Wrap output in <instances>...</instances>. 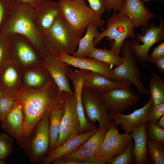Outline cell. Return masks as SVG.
Returning a JSON list of instances; mask_svg holds the SVG:
<instances>
[{"instance_id":"1","label":"cell","mask_w":164,"mask_h":164,"mask_svg":"<svg viewBox=\"0 0 164 164\" xmlns=\"http://www.w3.org/2000/svg\"><path fill=\"white\" fill-rule=\"evenodd\" d=\"M66 93L60 91L52 78L41 88H22L16 98L22 104L24 118V133L18 144L20 147H27L35 126L47 112L64 107Z\"/></svg>"},{"instance_id":"2","label":"cell","mask_w":164,"mask_h":164,"mask_svg":"<svg viewBox=\"0 0 164 164\" xmlns=\"http://www.w3.org/2000/svg\"><path fill=\"white\" fill-rule=\"evenodd\" d=\"M12 1L11 12L2 30L9 35L18 34L27 38L44 58L47 51L43 35L34 23L33 16L36 7L27 3Z\"/></svg>"},{"instance_id":"3","label":"cell","mask_w":164,"mask_h":164,"mask_svg":"<svg viewBox=\"0 0 164 164\" xmlns=\"http://www.w3.org/2000/svg\"><path fill=\"white\" fill-rule=\"evenodd\" d=\"M43 36L47 52L56 58L62 53L73 56L81 37L60 15Z\"/></svg>"},{"instance_id":"4","label":"cell","mask_w":164,"mask_h":164,"mask_svg":"<svg viewBox=\"0 0 164 164\" xmlns=\"http://www.w3.org/2000/svg\"><path fill=\"white\" fill-rule=\"evenodd\" d=\"M60 16L81 36L89 25L97 24L102 31L104 21L88 6L84 0H59Z\"/></svg>"},{"instance_id":"5","label":"cell","mask_w":164,"mask_h":164,"mask_svg":"<svg viewBox=\"0 0 164 164\" xmlns=\"http://www.w3.org/2000/svg\"><path fill=\"white\" fill-rule=\"evenodd\" d=\"M134 28V24L128 16L119 12L114 13L107 20L105 29L94 38V46L107 37L110 40H114L111 44L110 50L119 56L124 41L129 38H136Z\"/></svg>"},{"instance_id":"6","label":"cell","mask_w":164,"mask_h":164,"mask_svg":"<svg viewBox=\"0 0 164 164\" xmlns=\"http://www.w3.org/2000/svg\"><path fill=\"white\" fill-rule=\"evenodd\" d=\"M9 36V60L15 63L22 71L41 64L43 57L27 38L18 34Z\"/></svg>"},{"instance_id":"7","label":"cell","mask_w":164,"mask_h":164,"mask_svg":"<svg viewBox=\"0 0 164 164\" xmlns=\"http://www.w3.org/2000/svg\"><path fill=\"white\" fill-rule=\"evenodd\" d=\"M121 52L122 62L111 69L110 72V79L114 80L129 81L135 85L141 94H144L149 98V91L140 79L141 72L136 64L137 60L131 51L129 42L127 39L123 44Z\"/></svg>"},{"instance_id":"8","label":"cell","mask_w":164,"mask_h":164,"mask_svg":"<svg viewBox=\"0 0 164 164\" xmlns=\"http://www.w3.org/2000/svg\"><path fill=\"white\" fill-rule=\"evenodd\" d=\"M81 101L85 117L90 124L99 123L98 128L108 131L114 123L108 111L101 94L88 88L83 86Z\"/></svg>"},{"instance_id":"9","label":"cell","mask_w":164,"mask_h":164,"mask_svg":"<svg viewBox=\"0 0 164 164\" xmlns=\"http://www.w3.org/2000/svg\"><path fill=\"white\" fill-rule=\"evenodd\" d=\"M160 24L156 27L152 23L142 26V35L137 33L138 41L132 40L129 42L130 48L140 63L147 61L149 51L155 43L164 39V23L161 14H159Z\"/></svg>"},{"instance_id":"10","label":"cell","mask_w":164,"mask_h":164,"mask_svg":"<svg viewBox=\"0 0 164 164\" xmlns=\"http://www.w3.org/2000/svg\"><path fill=\"white\" fill-rule=\"evenodd\" d=\"M50 111L47 112L38 122L25 149L30 161L38 163L48 154L50 144L49 128Z\"/></svg>"},{"instance_id":"11","label":"cell","mask_w":164,"mask_h":164,"mask_svg":"<svg viewBox=\"0 0 164 164\" xmlns=\"http://www.w3.org/2000/svg\"><path fill=\"white\" fill-rule=\"evenodd\" d=\"M116 126L113 123L109 127L97 154L102 164H109L114 157L125 151L132 140L130 134L119 133Z\"/></svg>"},{"instance_id":"12","label":"cell","mask_w":164,"mask_h":164,"mask_svg":"<svg viewBox=\"0 0 164 164\" xmlns=\"http://www.w3.org/2000/svg\"><path fill=\"white\" fill-rule=\"evenodd\" d=\"M64 108V113L60 125L59 137L55 148L78 134L79 132L80 122L77 111L76 97L74 92L66 93Z\"/></svg>"},{"instance_id":"13","label":"cell","mask_w":164,"mask_h":164,"mask_svg":"<svg viewBox=\"0 0 164 164\" xmlns=\"http://www.w3.org/2000/svg\"><path fill=\"white\" fill-rule=\"evenodd\" d=\"M100 94L110 114L125 111L136 104L140 99L130 87L116 88Z\"/></svg>"},{"instance_id":"14","label":"cell","mask_w":164,"mask_h":164,"mask_svg":"<svg viewBox=\"0 0 164 164\" xmlns=\"http://www.w3.org/2000/svg\"><path fill=\"white\" fill-rule=\"evenodd\" d=\"M0 86L3 94L16 99L22 90V70L9 60L0 71Z\"/></svg>"},{"instance_id":"15","label":"cell","mask_w":164,"mask_h":164,"mask_svg":"<svg viewBox=\"0 0 164 164\" xmlns=\"http://www.w3.org/2000/svg\"><path fill=\"white\" fill-rule=\"evenodd\" d=\"M41 65L48 71L60 91L68 93L73 92L70 88L67 76L70 68L69 64L47 52Z\"/></svg>"},{"instance_id":"16","label":"cell","mask_w":164,"mask_h":164,"mask_svg":"<svg viewBox=\"0 0 164 164\" xmlns=\"http://www.w3.org/2000/svg\"><path fill=\"white\" fill-rule=\"evenodd\" d=\"M60 15L58 2L47 0L36 7L33 16L34 23L36 29L43 35L52 26Z\"/></svg>"},{"instance_id":"17","label":"cell","mask_w":164,"mask_h":164,"mask_svg":"<svg viewBox=\"0 0 164 164\" xmlns=\"http://www.w3.org/2000/svg\"><path fill=\"white\" fill-rule=\"evenodd\" d=\"M56 58L70 66L97 73L110 79V72L113 65L93 58L76 57L65 53H60Z\"/></svg>"},{"instance_id":"18","label":"cell","mask_w":164,"mask_h":164,"mask_svg":"<svg viewBox=\"0 0 164 164\" xmlns=\"http://www.w3.org/2000/svg\"><path fill=\"white\" fill-rule=\"evenodd\" d=\"M1 122L2 128L15 138L18 143L24 133V118L22 104L18 100L13 108Z\"/></svg>"},{"instance_id":"19","label":"cell","mask_w":164,"mask_h":164,"mask_svg":"<svg viewBox=\"0 0 164 164\" xmlns=\"http://www.w3.org/2000/svg\"><path fill=\"white\" fill-rule=\"evenodd\" d=\"M152 104V101L150 97L144 106L135 110L130 114L125 115L121 113L110 114L116 125H120L125 132L130 134L143 122Z\"/></svg>"},{"instance_id":"20","label":"cell","mask_w":164,"mask_h":164,"mask_svg":"<svg viewBox=\"0 0 164 164\" xmlns=\"http://www.w3.org/2000/svg\"><path fill=\"white\" fill-rule=\"evenodd\" d=\"M141 0H126L121 11V14L128 16L137 29L144 26L149 21L154 17V15Z\"/></svg>"},{"instance_id":"21","label":"cell","mask_w":164,"mask_h":164,"mask_svg":"<svg viewBox=\"0 0 164 164\" xmlns=\"http://www.w3.org/2000/svg\"><path fill=\"white\" fill-rule=\"evenodd\" d=\"M132 85L128 80H114L100 73L91 71L84 86L101 94L116 88L130 87Z\"/></svg>"},{"instance_id":"22","label":"cell","mask_w":164,"mask_h":164,"mask_svg":"<svg viewBox=\"0 0 164 164\" xmlns=\"http://www.w3.org/2000/svg\"><path fill=\"white\" fill-rule=\"evenodd\" d=\"M99 130L98 128H96L70 138L62 145L49 152L43 158V164H50L55 159L70 154Z\"/></svg>"},{"instance_id":"23","label":"cell","mask_w":164,"mask_h":164,"mask_svg":"<svg viewBox=\"0 0 164 164\" xmlns=\"http://www.w3.org/2000/svg\"><path fill=\"white\" fill-rule=\"evenodd\" d=\"M147 122H143L130 134L135 142L132 154L136 164H151L147 152Z\"/></svg>"},{"instance_id":"24","label":"cell","mask_w":164,"mask_h":164,"mask_svg":"<svg viewBox=\"0 0 164 164\" xmlns=\"http://www.w3.org/2000/svg\"><path fill=\"white\" fill-rule=\"evenodd\" d=\"M52 78L41 64L22 71V88L36 89L43 87Z\"/></svg>"},{"instance_id":"25","label":"cell","mask_w":164,"mask_h":164,"mask_svg":"<svg viewBox=\"0 0 164 164\" xmlns=\"http://www.w3.org/2000/svg\"><path fill=\"white\" fill-rule=\"evenodd\" d=\"M71 80L73 84V92L76 99L77 111L80 122L79 134H83L97 128L94 124H91L87 121L83 109L81 101V93L85 78L81 75H76L72 78Z\"/></svg>"},{"instance_id":"26","label":"cell","mask_w":164,"mask_h":164,"mask_svg":"<svg viewBox=\"0 0 164 164\" xmlns=\"http://www.w3.org/2000/svg\"><path fill=\"white\" fill-rule=\"evenodd\" d=\"M50 163L54 164H102L95 152L88 149L74 151L58 158Z\"/></svg>"},{"instance_id":"27","label":"cell","mask_w":164,"mask_h":164,"mask_svg":"<svg viewBox=\"0 0 164 164\" xmlns=\"http://www.w3.org/2000/svg\"><path fill=\"white\" fill-rule=\"evenodd\" d=\"M98 26L92 24L88 26L84 36L79 41V47L73 56L80 57H86L95 47L94 38L100 32L98 30Z\"/></svg>"},{"instance_id":"28","label":"cell","mask_w":164,"mask_h":164,"mask_svg":"<svg viewBox=\"0 0 164 164\" xmlns=\"http://www.w3.org/2000/svg\"><path fill=\"white\" fill-rule=\"evenodd\" d=\"M64 113V107L50 111L49 128L50 144L49 152L55 148L59 139L60 123Z\"/></svg>"},{"instance_id":"29","label":"cell","mask_w":164,"mask_h":164,"mask_svg":"<svg viewBox=\"0 0 164 164\" xmlns=\"http://www.w3.org/2000/svg\"><path fill=\"white\" fill-rule=\"evenodd\" d=\"M150 97L153 104L164 103V82L163 79L156 74H152L149 83Z\"/></svg>"},{"instance_id":"30","label":"cell","mask_w":164,"mask_h":164,"mask_svg":"<svg viewBox=\"0 0 164 164\" xmlns=\"http://www.w3.org/2000/svg\"><path fill=\"white\" fill-rule=\"evenodd\" d=\"M87 57H92L101 61L113 65L118 66L122 62V59L114 54L111 51L106 49L94 48Z\"/></svg>"},{"instance_id":"31","label":"cell","mask_w":164,"mask_h":164,"mask_svg":"<svg viewBox=\"0 0 164 164\" xmlns=\"http://www.w3.org/2000/svg\"><path fill=\"white\" fill-rule=\"evenodd\" d=\"M147 152L151 163L164 164L163 145L148 138Z\"/></svg>"},{"instance_id":"32","label":"cell","mask_w":164,"mask_h":164,"mask_svg":"<svg viewBox=\"0 0 164 164\" xmlns=\"http://www.w3.org/2000/svg\"><path fill=\"white\" fill-rule=\"evenodd\" d=\"M107 131L106 130H100L89 137L75 151L80 149H88L93 150L97 154L101 147Z\"/></svg>"},{"instance_id":"33","label":"cell","mask_w":164,"mask_h":164,"mask_svg":"<svg viewBox=\"0 0 164 164\" xmlns=\"http://www.w3.org/2000/svg\"><path fill=\"white\" fill-rule=\"evenodd\" d=\"M10 38L3 30L0 32V71L9 60Z\"/></svg>"},{"instance_id":"34","label":"cell","mask_w":164,"mask_h":164,"mask_svg":"<svg viewBox=\"0 0 164 164\" xmlns=\"http://www.w3.org/2000/svg\"><path fill=\"white\" fill-rule=\"evenodd\" d=\"M146 128L148 138L164 145V129L157 123L151 121L147 122Z\"/></svg>"},{"instance_id":"35","label":"cell","mask_w":164,"mask_h":164,"mask_svg":"<svg viewBox=\"0 0 164 164\" xmlns=\"http://www.w3.org/2000/svg\"><path fill=\"white\" fill-rule=\"evenodd\" d=\"M13 139L8 134L2 132L0 134V159L5 161L13 150Z\"/></svg>"},{"instance_id":"36","label":"cell","mask_w":164,"mask_h":164,"mask_svg":"<svg viewBox=\"0 0 164 164\" xmlns=\"http://www.w3.org/2000/svg\"><path fill=\"white\" fill-rule=\"evenodd\" d=\"M164 115V103L159 104H152L143 122L151 121L157 123Z\"/></svg>"},{"instance_id":"37","label":"cell","mask_w":164,"mask_h":164,"mask_svg":"<svg viewBox=\"0 0 164 164\" xmlns=\"http://www.w3.org/2000/svg\"><path fill=\"white\" fill-rule=\"evenodd\" d=\"M17 100L4 95L0 98V121L13 108Z\"/></svg>"},{"instance_id":"38","label":"cell","mask_w":164,"mask_h":164,"mask_svg":"<svg viewBox=\"0 0 164 164\" xmlns=\"http://www.w3.org/2000/svg\"><path fill=\"white\" fill-rule=\"evenodd\" d=\"M133 145V140L127 149L123 153L114 157L110 164H129L133 160L132 149Z\"/></svg>"},{"instance_id":"39","label":"cell","mask_w":164,"mask_h":164,"mask_svg":"<svg viewBox=\"0 0 164 164\" xmlns=\"http://www.w3.org/2000/svg\"><path fill=\"white\" fill-rule=\"evenodd\" d=\"M12 5V1L0 0V32L2 30L9 16Z\"/></svg>"},{"instance_id":"40","label":"cell","mask_w":164,"mask_h":164,"mask_svg":"<svg viewBox=\"0 0 164 164\" xmlns=\"http://www.w3.org/2000/svg\"><path fill=\"white\" fill-rule=\"evenodd\" d=\"M105 5L106 10L110 12L112 10L114 13L119 12L123 7L126 0H102Z\"/></svg>"},{"instance_id":"41","label":"cell","mask_w":164,"mask_h":164,"mask_svg":"<svg viewBox=\"0 0 164 164\" xmlns=\"http://www.w3.org/2000/svg\"><path fill=\"white\" fill-rule=\"evenodd\" d=\"M89 7L97 15L102 18L106 8L102 0H87Z\"/></svg>"},{"instance_id":"42","label":"cell","mask_w":164,"mask_h":164,"mask_svg":"<svg viewBox=\"0 0 164 164\" xmlns=\"http://www.w3.org/2000/svg\"><path fill=\"white\" fill-rule=\"evenodd\" d=\"M164 57V42L159 44L155 47L152 53L149 55L147 61L153 63L155 60Z\"/></svg>"},{"instance_id":"43","label":"cell","mask_w":164,"mask_h":164,"mask_svg":"<svg viewBox=\"0 0 164 164\" xmlns=\"http://www.w3.org/2000/svg\"><path fill=\"white\" fill-rule=\"evenodd\" d=\"M154 63L158 69L162 73H164V57L155 61Z\"/></svg>"},{"instance_id":"44","label":"cell","mask_w":164,"mask_h":164,"mask_svg":"<svg viewBox=\"0 0 164 164\" xmlns=\"http://www.w3.org/2000/svg\"><path fill=\"white\" fill-rule=\"evenodd\" d=\"M16 0L26 2L32 5L35 7H37L44 2L47 0Z\"/></svg>"},{"instance_id":"45","label":"cell","mask_w":164,"mask_h":164,"mask_svg":"<svg viewBox=\"0 0 164 164\" xmlns=\"http://www.w3.org/2000/svg\"><path fill=\"white\" fill-rule=\"evenodd\" d=\"M157 124L160 127L164 129V115L159 119Z\"/></svg>"},{"instance_id":"46","label":"cell","mask_w":164,"mask_h":164,"mask_svg":"<svg viewBox=\"0 0 164 164\" xmlns=\"http://www.w3.org/2000/svg\"><path fill=\"white\" fill-rule=\"evenodd\" d=\"M3 95V94L0 86V98L2 97Z\"/></svg>"},{"instance_id":"47","label":"cell","mask_w":164,"mask_h":164,"mask_svg":"<svg viewBox=\"0 0 164 164\" xmlns=\"http://www.w3.org/2000/svg\"><path fill=\"white\" fill-rule=\"evenodd\" d=\"M151 0H142V1L144 2H148L150 1H151ZM158 0V1H163L164 0Z\"/></svg>"}]
</instances>
